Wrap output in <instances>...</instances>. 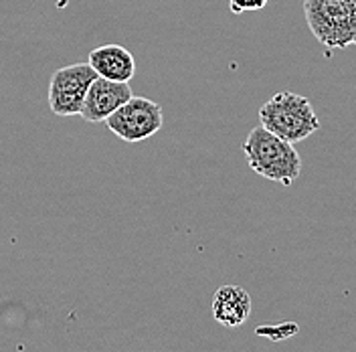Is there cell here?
Here are the masks:
<instances>
[{"label":"cell","instance_id":"5b68a950","mask_svg":"<svg viewBox=\"0 0 356 352\" xmlns=\"http://www.w3.org/2000/svg\"><path fill=\"white\" fill-rule=\"evenodd\" d=\"M97 73L89 63H73L61 67L51 75L49 81V108L55 115L71 118L79 115L86 93Z\"/></svg>","mask_w":356,"mask_h":352},{"label":"cell","instance_id":"277c9868","mask_svg":"<svg viewBox=\"0 0 356 352\" xmlns=\"http://www.w3.org/2000/svg\"><path fill=\"white\" fill-rule=\"evenodd\" d=\"M108 128L124 142H142L162 130L164 111L148 97L132 95L106 120Z\"/></svg>","mask_w":356,"mask_h":352},{"label":"cell","instance_id":"52a82bcc","mask_svg":"<svg viewBox=\"0 0 356 352\" xmlns=\"http://www.w3.org/2000/svg\"><path fill=\"white\" fill-rule=\"evenodd\" d=\"M88 63L97 73V77L130 83L136 75V59L134 55L122 45H102L89 53Z\"/></svg>","mask_w":356,"mask_h":352},{"label":"cell","instance_id":"8fae6325","mask_svg":"<svg viewBox=\"0 0 356 352\" xmlns=\"http://www.w3.org/2000/svg\"><path fill=\"white\" fill-rule=\"evenodd\" d=\"M355 45H356V39H355Z\"/></svg>","mask_w":356,"mask_h":352},{"label":"cell","instance_id":"6da1fadb","mask_svg":"<svg viewBox=\"0 0 356 352\" xmlns=\"http://www.w3.org/2000/svg\"><path fill=\"white\" fill-rule=\"evenodd\" d=\"M243 154L255 175L284 186H291L302 175V158L296 146L266 130L261 124L247 134Z\"/></svg>","mask_w":356,"mask_h":352},{"label":"cell","instance_id":"7a4b0ae2","mask_svg":"<svg viewBox=\"0 0 356 352\" xmlns=\"http://www.w3.org/2000/svg\"><path fill=\"white\" fill-rule=\"evenodd\" d=\"M259 122L271 134L289 144L308 140L320 130V120L306 95L280 91L259 108Z\"/></svg>","mask_w":356,"mask_h":352},{"label":"cell","instance_id":"30bf717a","mask_svg":"<svg viewBox=\"0 0 356 352\" xmlns=\"http://www.w3.org/2000/svg\"><path fill=\"white\" fill-rule=\"evenodd\" d=\"M267 2L269 0H229V8L235 15H241V13H249V10H261V8H266Z\"/></svg>","mask_w":356,"mask_h":352},{"label":"cell","instance_id":"3957f363","mask_svg":"<svg viewBox=\"0 0 356 352\" xmlns=\"http://www.w3.org/2000/svg\"><path fill=\"white\" fill-rule=\"evenodd\" d=\"M312 35L326 49H346L356 39V0H304Z\"/></svg>","mask_w":356,"mask_h":352},{"label":"cell","instance_id":"ba28073f","mask_svg":"<svg viewBox=\"0 0 356 352\" xmlns=\"http://www.w3.org/2000/svg\"><path fill=\"white\" fill-rule=\"evenodd\" d=\"M251 314V296L239 286H222L213 296V318L227 326L239 328Z\"/></svg>","mask_w":356,"mask_h":352},{"label":"cell","instance_id":"9c48e42d","mask_svg":"<svg viewBox=\"0 0 356 352\" xmlns=\"http://www.w3.org/2000/svg\"><path fill=\"white\" fill-rule=\"evenodd\" d=\"M298 324H280V326H271V328H266V326H261V328H257V334H261V336H271L273 340H282V338H288V336H293V334H298Z\"/></svg>","mask_w":356,"mask_h":352},{"label":"cell","instance_id":"8992f818","mask_svg":"<svg viewBox=\"0 0 356 352\" xmlns=\"http://www.w3.org/2000/svg\"><path fill=\"white\" fill-rule=\"evenodd\" d=\"M132 95L134 93L130 83L95 77L93 83L89 86L88 93H86V99H83L79 115L89 124L106 122L111 113L118 110L120 106H124Z\"/></svg>","mask_w":356,"mask_h":352}]
</instances>
